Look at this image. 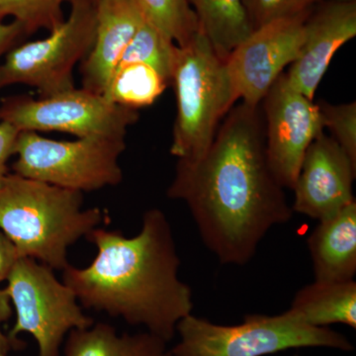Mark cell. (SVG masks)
<instances>
[{"instance_id":"1","label":"cell","mask_w":356,"mask_h":356,"mask_svg":"<svg viewBox=\"0 0 356 356\" xmlns=\"http://www.w3.org/2000/svg\"><path fill=\"white\" fill-rule=\"evenodd\" d=\"M168 196L186 204L221 264H248L267 232L294 213L267 161L261 105L233 107L201 158L178 159Z\"/></svg>"},{"instance_id":"2","label":"cell","mask_w":356,"mask_h":356,"mask_svg":"<svg viewBox=\"0 0 356 356\" xmlns=\"http://www.w3.org/2000/svg\"><path fill=\"white\" fill-rule=\"evenodd\" d=\"M96 255L83 268L70 266L63 282L83 308L122 318L168 343L193 309L191 287L178 277L180 259L170 222L159 209L147 211L138 235L96 228L86 236Z\"/></svg>"},{"instance_id":"3","label":"cell","mask_w":356,"mask_h":356,"mask_svg":"<svg viewBox=\"0 0 356 356\" xmlns=\"http://www.w3.org/2000/svg\"><path fill=\"white\" fill-rule=\"evenodd\" d=\"M100 208L83 209V193L9 173L0 184V229L19 257L54 270L70 266L69 248L98 228Z\"/></svg>"},{"instance_id":"4","label":"cell","mask_w":356,"mask_h":356,"mask_svg":"<svg viewBox=\"0 0 356 356\" xmlns=\"http://www.w3.org/2000/svg\"><path fill=\"white\" fill-rule=\"evenodd\" d=\"M177 97L170 154L195 161L206 153L222 121L238 102L226 63L199 32L177 47L172 81Z\"/></svg>"},{"instance_id":"5","label":"cell","mask_w":356,"mask_h":356,"mask_svg":"<svg viewBox=\"0 0 356 356\" xmlns=\"http://www.w3.org/2000/svg\"><path fill=\"white\" fill-rule=\"evenodd\" d=\"M177 331L181 339L170 350L173 356H264L315 346L353 350L343 334L311 327L288 310L277 316L248 315L236 325H215L191 314L179 321Z\"/></svg>"},{"instance_id":"6","label":"cell","mask_w":356,"mask_h":356,"mask_svg":"<svg viewBox=\"0 0 356 356\" xmlns=\"http://www.w3.org/2000/svg\"><path fill=\"white\" fill-rule=\"evenodd\" d=\"M125 139L77 138L58 140L22 131L16 139L13 173L81 192L116 186L123 180L119 159Z\"/></svg>"},{"instance_id":"7","label":"cell","mask_w":356,"mask_h":356,"mask_svg":"<svg viewBox=\"0 0 356 356\" xmlns=\"http://www.w3.org/2000/svg\"><path fill=\"white\" fill-rule=\"evenodd\" d=\"M69 16L46 38L18 44L0 62V90L14 84L47 97L76 88L74 70L95 38V0H70Z\"/></svg>"},{"instance_id":"8","label":"cell","mask_w":356,"mask_h":356,"mask_svg":"<svg viewBox=\"0 0 356 356\" xmlns=\"http://www.w3.org/2000/svg\"><path fill=\"white\" fill-rule=\"evenodd\" d=\"M6 282L16 312L15 324L7 334L14 341L22 332L31 334L38 343V356H60V346L70 331L95 324L74 291L46 264L18 257Z\"/></svg>"},{"instance_id":"9","label":"cell","mask_w":356,"mask_h":356,"mask_svg":"<svg viewBox=\"0 0 356 356\" xmlns=\"http://www.w3.org/2000/svg\"><path fill=\"white\" fill-rule=\"evenodd\" d=\"M138 110L109 102L104 95L86 88H72L47 97L26 95L0 100V121L19 132L67 133L76 138L125 139L137 123Z\"/></svg>"},{"instance_id":"10","label":"cell","mask_w":356,"mask_h":356,"mask_svg":"<svg viewBox=\"0 0 356 356\" xmlns=\"http://www.w3.org/2000/svg\"><path fill=\"white\" fill-rule=\"evenodd\" d=\"M267 161L284 188L293 189L312 142L324 132L317 103L288 83L285 72L261 103Z\"/></svg>"},{"instance_id":"11","label":"cell","mask_w":356,"mask_h":356,"mask_svg":"<svg viewBox=\"0 0 356 356\" xmlns=\"http://www.w3.org/2000/svg\"><path fill=\"white\" fill-rule=\"evenodd\" d=\"M310 13L255 28L225 60L238 100L261 105L283 70L298 58Z\"/></svg>"},{"instance_id":"12","label":"cell","mask_w":356,"mask_h":356,"mask_svg":"<svg viewBox=\"0 0 356 356\" xmlns=\"http://www.w3.org/2000/svg\"><path fill=\"white\" fill-rule=\"evenodd\" d=\"M356 165L325 131L312 142L292 191L293 212L323 221L353 201Z\"/></svg>"},{"instance_id":"13","label":"cell","mask_w":356,"mask_h":356,"mask_svg":"<svg viewBox=\"0 0 356 356\" xmlns=\"http://www.w3.org/2000/svg\"><path fill=\"white\" fill-rule=\"evenodd\" d=\"M356 36V2L324 1L312 10L298 58L285 72L288 83L314 100L337 51Z\"/></svg>"},{"instance_id":"14","label":"cell","mask_w":356,"mask_h":356,"mask_svg":"<svg viewBox=\"0 0 356 356\" xmlns=\"http://www.w3.org/2000/svg\"><path fill=\"white\" fill-rule=\"evenodd\" d=\"M95 38L81 62L83 88L104 95L112 74L145 18L136 0H95Z\"/></svg>"},{"instance_id":"15","label":"cell","mask_w":356,"mask_h":356,"mask_svg":"<svg viewBox=\"0 0 356 356\" xmlns=\"http://www.w3.org/2000/svg\"><path fill=\"white\" fill-rule=\"evenodd\" d=\"M315 281L343 282L356 273V202L320 221L307 241Z\"/></svg>"},{"instance_id":"16","label":"cell","mask_w":356,"mask_h":356,"mask_svg":"<svg viewBox=\"0 0 356 356\" xmlns=\"http://www.w3.org/2000/svg\"><path fill=\"white\" fill-rule=\"evenodd\" d=\"M289 312L316 327L344 324L356 327V282H315L300 289Z\"/></svg>"},{"instance_id":"17","label":"cell","mask_w":356,"mask_h":356,"mask_svg":"<svg viewBox=\"0 0 356 356\" xmlns=\"http://www.w3.org/2000/svg\"><path fill=\"white\" fill-rule=\"evenodd\" d=\"M165 341L151 332L118 336L115 327L97 323L69 332L65 356H173Z\"/></svg>"},{"instance_id":"18","label":"cell","mask_w":356,"mask_h":356,"mask_svg":"<svg viewBox=\"0 0 356 356\" xmlns=\"http://www.w3.org/2000/svg\"><path fill=\"white\" fill-rule=\"evenodd\" d=\"M187 1L197 16L200 32L222 60L254 32L243 0Z\"/></svg>"},{"instance_id":"19","label":"cell","mask_w":356,"mask_h":356,"mask_svg":"<svg viewBox=\"0 0 356 356\" xmlns=\"http://www.w3.org/2000/svg\"><path fill=\"white\" fill-rule=\"evenodd\" d=\"M168 84L151 65L128 63L117 65L103 95L114 104L139 110L153 105Z\"/></svg>"},{"instance_id":"20","label":"cell","mask_w":356,"mask_h":356,"mask_svg":"<svg viewBox=\"0 0 356 356\" xmlns=\"http://www.w3.org/2000/svg\"><path fill=\"white\" fill-rule=\"evenodd\" d=\"M145 20L177 46H185L200 32L187 0H136Z\"/></svg>"},{"instance_id":"21","label":"cell","mask_w":356,"mask_h":356,"mask_svg":"<svg viewBox=\"0 0 356 356\" xmlns=\"http://www.w3.org/2000/svg\"><path fill=\"white\" fill-rule=\"evenodd\" d=\"M177 47L145 20L134 35L118 65L140 63L151 65L170 83Z\"/></svg>"},{"instance_id":"22","label":"cell","mask_w":356,"mask_h":356,"mask_svg":"<svg viewBox=\"0 0 356 356\" xmlns=\"http://www.w3.org/2000/svg\"><path fill=\"white\" fill-rule=\"evenodd\" d=\"M70 0H0V22L13 18L32 34L44 28L51 31L63 22V6Z\"/></svg>"},{"instance_id":"23","label":"cell","mask_w":356,"mask_h":356,"mask_svg":"<svg viewBox=\"0 0 356 356\" xmlns=\"http://www.w3.org/2000/svg\"><path fill=\"white\" fill-rule=\"evenodd\" d=\"M317 105L325 128L329 129L332 139L356 165V102L331 104L320 102Z\"/></svg>"},{"instance_id":"24","label":"cell","mask_w":356,"mask_h":356,"mask_svg":"<svg viewBox=\"0 0 356 356\" xmlns=\"http://www.w3.org/2000/svg\"><path fill=\"white\" fill-rule=\"evenodd\" d=\"M254 28L280 19L310 13L325 0H243Z\"/></svg>"},{"instance_id":"25","label":"cell","mask_w":356,"mask_h":356,"mask_svg":"<svg viewBox=\"0 0 356 356\" xmlns=\"http://www.w3.org/2000/svg\"><path fill=\"white\" fill-rule=\"evenodd\" d=\"M18 134L19 131L13 125L0 121V184L9 175L8 161L14 156Z\"/></svg>"},{"instance_id":"26","label":"cell","mask_w":356,"mask_h":356,"mask_svg":"<svg viewBox=\"0 0 356 356\" xmlns=\"http://www.w3.org/2000/svg\"><path fill=\"white\" fill-rule=\"evenodd\" d=\"M13 304L6 288H0V355H7L11 350H22L25 343L22 341H14L8 334L2 332L1 325L13 316Z\"/></svg>"},{"instance_id":"27","label":"cell","mask_w":356,"mask_h":356,"mask_svg":"<svg viewBox=\"0 0 356 356\" xmlns=\"http://www.w3.org/2000/svg\"><path fill=\"white\" fill-rule=\"evenodd\" d=\"M24 28L17 21L0 22V60L11 49L19 44L20 39L25 36Z\"/></svg>"},{"instance_id":"28","label":"cell","mask_w":356,"mask_h":356,"mask_svg":"<svg viewBox=\"0 0 356 356\" xmlns=\"http://www.w3.org/2000/svg\"><path fill=\"white\" fill-rule=\"evenodd\" d=\"M18 257L13 243L0 229V283L6 281Z\"/></svg>"},{"instance_id":"29","label":"cell","mask_w":356,"mask_h":356,"mask_svg":"<svg viewBox=\"0 0 356 356\" xmlns=\"http://www.w3.org/2000/svg\"><path fill=\"white\" fill-rule=\"evenodd\" d=\"M337 1H341V2H356V0H337Z\"/></svg>"},{"instance_id":"30","label":"cell","mask_w":356,"mask_h":356,"mask_svg":"<svg viewBox=\"0 0 356 356\" xmlns=\"http://www.w3.org/2000/svg\"><path fill=\"white\" fill-rule=\"evenodd\" d=\"M0 356H7V355H0Z\"/></svg>"}]
</instances>
